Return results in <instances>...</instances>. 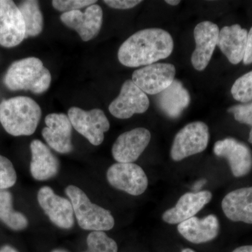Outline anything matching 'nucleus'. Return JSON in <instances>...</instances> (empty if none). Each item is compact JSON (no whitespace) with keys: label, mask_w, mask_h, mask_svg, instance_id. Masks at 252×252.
<instances>
[{"label":"nucleus","mask_w":252,"mask_h":252,"mask_svg":"<svg viewBox=\"0 0 252 252\" xmlns=\"http://www.w3.org/2000/svg\"><path fill=\"white\" fill-rule=\"evenodd\" d=\"M4 83L11 91H30L41 94L49 89L51 75L40 59L27 58L15 61L10 65Z\"/></svg>","instance_id":"7ed1b4c3"},{"label":"nucleus","mask_w":252,"mask_h":252,"mask_svg":"<svg viewBox=\"0 0 252 252\" xmlns=\"http://www.w3.org/2000/svg\"><path fill=\"white\" fill-rule=\"evenodd\" d=\"M196 252L194 251V250H192V249L186 248V249H184V250H182V252Z\"/></svg>","instance_id":"c9c22d12"},{"label":"nucleus","mask_w":252,"mask_h":252,"mask_svg":"<svg viewBox=\"0 0 252 252\" xmlns=\"http://www.w3.org/2000/svg\"><path fill=\"white\" fill-rule=\"evenodd\" d=\"M175 74L173 64L154 63L135 70L132 81L144 94H158L171 85Z\"/></svg>","instance_id":"6e6552de"},{"label":"nucleus","mask_w":252,"mask_h":252,"mask_svg":"<svg viewBox=\"0 0 252 252\" xmlns=\"http://www.w3.org/2000/svg\"><path fill=\"white\" fill-rule=\"evenodd\" d=\"M41 117L40 107L31 97L18 96L0 103V123L10 135H32Z\"/></svg>","instance_id":"f03ea898"},{"label":"nucleus","mask_w":252,"mask_h":252,"mask_svg":"<svg viewBox=\"0 0 252 252\" xmlns=\"http://www.w3.org/2000/svg\"><path fill=\"white\" fill-rule=\"evenodd\" d=\"M210 132L208 126L202 122L187 124L177 134L172 142L170 156L174 161L202 153L208 146Z\"/></svg>","instance_id":"39448f33"},{"label":"nucleus","mask_w":252,"mask_h":252,"mask_svg":"<svg viewBox=\"0 0 252 252\" xmlns=\"http://www.w3.org/2000/svg\"><path fill=\"white\" fill-rule=\"evenodd\" d=\"M0 252H18L17 250H15L12 247L9 245H4L0 248Z\"/></svg>","instance_id":"473e14b6"},{"label":"nucleus","mask_w":252,"mask_h":252,"mask_svg":"<svg viewBox=\"0 0 252 252\" xmlns=\"http://www.w3.org/2000/svg\"><path fill=\"white\" fill-rule=\"evenodd\" d=\"M243 63L245 64H250L252 63V28L248 32L246 50H245Z\"/></svg>","instance_id":"7c9ffc66"},{"label":"nucleus","mask_w":252,"mask_h":252,"mask_svg":"<svg viewBox=\"0 0 252 252\" xmlns=\"http://www.w3.org/2000/svg\"><path fill=\"white\" fill-rule=\"evenodd\" d=\"M107 180L114 188L134 196L143 194L149 185L145 172L134 162L113 164L107 170Z\"/></svg>","instance_id":"0eeeda50"},{"label":"nucleus","mask_w":252,"mask_h":252,"mask_svg":"<svg viewBox=\"0 0 252 252\" xmlns=\"http://www.w3.org/2000/svg\"><path fill=\"white\" fill-rule=\"evenodd\" d=\"M103 11L98 4L86 8L85 12L80 10L63 13L61 21L67 27L74 30L84 41H89L97 36L102 28Z\"/></svg>","instance_id":"ddd939ff"},{"label":"nucleus","mask_w":252,"mask_h":252,"mask_svg":"<svg viewBox=\"0 0 252 252\" xmlns=\"http://www.w3.org/2000/svg\"><path fill=\"white\" fill-rule=\"evenodd\" d=\"M88 249L84 252H118L117 243L103 231H93L87 237Z\"/></svg>","instance_id":"393cba45"},{"label":"nucleus","mask_w":252,"mask_h":252,"mask_svg":"<svg viewBox=\"0 0 252 252\" xmlns=\"http://www.w3.org/2000/svg\"><path fill=\"white\" fill-rule=\"evenodd\" d=\"M31 172L34 180L46 181L57 175L59 171V159L41 141L31 142Z\"/></svg>","instance_id":"412c9836"},{"label":"nucleus","mask_w":252,"mask_h":252,"mask_svg":"<svg viewBox=\"0 0 252 252\" xmlns=\"http://www.w3.org/2000/svg\"><path fill=\"white\" fill-rule=\"evenodd\" d=\"M68 117L72 127L94 146L103 142L104 132L110 127V124L103 111L99 109L86 111L73 107L68 111Z\"/></svg>","instance_id":"423d86ee"},{"label":"nucleus","mask_w":252,"mask_h":252,"mask_svg":"<svg viewBox=\"0 0 252 252\" xmlns=\"http://www.w3.org/2000/svg\"><path fill=\"white\" fill-rule=\"evenodd\" d=\"M165 2H166L167 4L171 5V6H177V5L180 4L181 1H179V0H166Z\"/></svg>","instance_id":"f704fd0d"},{"label":"nucleus","mask_w":252,"mask_h":252,"mask_svg":"<svg viewBox=\"0 0 252 252\" xmlns=\"http://www.w3.org/2000/svg\"><path fill=\"white\" fill-rule=\"evenodd\" d=\"M65 193L72 203L74 216L82 229L92 231H107L115 224L114 217L109 210L93 203L80 188L68 186Z\"/></svg>","instance_id":"20e7f679"},{"label":"nucleus","mask_w":252,"mask_h":252,"mask_svg":"<svg viewBox=\"0 0 252 252\" xmlns=\"http://www.w3.org/2000/svg\"><path fill=\"white\" fill-rule=\"evenodd\" d=\"M0 220L14 230L25 229L28 225L27 217L13 208L12 195L6 190H0Z\"/></svg>","instance_id":"b1692460"},{"label":"nucleus","mask_w":252,"mask_h":252,"mask_svg":"<svg viewBox=\"0 0 252 252\" xmlns=\"http://www.w3.org/2000/svg\"><path fill=\"white\" fill-rule=\"evenodd\" d=\"M18 9L24 20L26 38L39 35L44 28V18L39 2L35 0L23 1L18 5Z\"/></svg>","instance_id":"5701e85b"},{"label":"nucleus","mask_w":252,"mask_h":252,"mask_svg":"<svg viewBox=\"0 0 252 252\" xmlns=\"http://www.w3.org/2000/svg\"><path fill=\"white\" fill-rule=\"evenodd\" d=\"M37 200L46 216L56 226L70 229L74 224V213L69 199L57 195L51 187H41L37 193Z\"/></svg>","instance_id":"1a4fd4ad"},{"label":"nucleus","mask_w":252,"mask_h":252,"mask_svg":"<svg viewBox=\"0 0 252 252\" xmlns=\"http://www.w3.org/2000/svg\"><path fill=\"white\" fill-rule=\"evenodd\" d=\"M248 141L250 143L252 144V127L251 130H250V135H249Z\"/></svg>","instance_id":"e433bc0d"},{"label":"nucleus","mask_w":252,"mask_h":252,"mask_svg":"<svg viewBox=\"0 0 252 252\" xmlns=\"http://www.w3.org/2000/svg\"><path fill=\"white\" fill-rule=\"evenodd\" d=\"M214 153L228 161L235 177H244L252 171V152L243 142L233 137L217 141L214 146Z\"/></svg>","instance_id":"9b49d317"},{"label":"nucleus","mask_w":252,"mask_h":252,"mask_svg":"<svg viewBox=\"0 0 252 252\" xmlns=\"http://www.w3.org/2000/svg\"><path fill=\"white\" fill-rule=\"evenodd\" d=\"M205 182H206V181L203 180H200V182H197V183L195 184V185H194V190H198V189L201 188V187H203L204 185H205Z\"/></svg>","instance_id":"72a5a7b5"},{"label":"nucleus","mask_w":252,"mask_h":252,"mask_svg":"<svg viewBox=\"0 0 252 252\" xmlns=\"http://www.w3.org/2000/svg\"><path fill=\"white\" fill-rule=\"evenodd\" d=\"M46 127L41 132L51 148L60 154H69L73 150L72 126L66 114L53 113L45 118Z\"/></svg>","instance_id":"dca6fc26"},{"label":"nucleus","mask_w":252,"mask_h":252,"mask_svg":"<svg viewBox=\"0 0 252 252\" xmlns=\"http://www.w3.org/2000/svg\"><path fill=\"white\" fill-rule=\"evenodd\" d=\"M149 107V99L132 80L124 83L119 96L111 102L109 111L117 119H130L134 114H143Z\"/></svg>","instance_id":"f8f14e48"},{"label":"nucleus","mask_w":252,"mask_h":252,"mask_svg":"<svg viewBox=\"0 0 252 252\" xmlns=\"http://www.w3.org/2000/svg\"><path fill=\"white\" fill-rule=\"evenodd\" d=\"M152 139L150 131L136 127L117 137L112 154L117 162H134L142 155Z\"/></svg>","instance_id":"4468645a"},{"label":"nucleus","mask_w":252,"mask_h":252,"mask_svg":"<svg viewBox=\"0 0 252 252\" xmlns=\"http://www.w3.org/2000/svg\"><path fill=\"white\" fill-rule=\"evenodd\" d=\"M221 207L228 220L252 224V187L232 190L223 198Z\"/></svg>","instance_id":"6ab92c4d"},{"label":"nucleus","mask_w":252,"mask_h":252,"mask_svg":"<svg viewBox=\"0 0 252 252\" xmlns=\"http://www.w3.org/2000/svg\"><path fill=\"white\" fill-rule=\"evenodd\" d=\"M26 39L24 20L17 5L11 0H0V45L12 48Z\"/></svg>","instance_id":"9d476101"},{"label":"nucleus","mask_w":252,"mask_h":252,"mask_svg":"<svg viewBox=\"0 0 252 252\" xmlns=\"http://www.w3.org/2000/svg\"><path fill=\"white\" fill-rule=\"evenodd\" d=\"M52 252H67L63 250H55Z\"/></svg>","instance_id":"4c0bfd02"},{"label":"nucleus","mask_w":252,"mask_h":252,"mask_svg":"<svg viewBox=\"0 0 252 252\" xmlns=\"http://www.w3.org/2000/svg\"><path fill=\"white\" fill-rule=\"evenodd\" d=\"M233 252H252V245L239 247L233 250Z\"/></svg>","instance_id":"2f4dec72"},{"label":"nucleus","mask_w":252,"mask_h":252,"mask_svg":"<svg viewBox=\"0 0 252 252\" xmlns=\"http://www.w3.org/2000/svg\"><path fill=\"white\" fill-rule=\"evenodd\" d=\"M97 2L95 0H54L52 1L54 9L63 13L77 11L91 6Z\"/></svg>","instance_id":"cd10ccee"},{"label":"nucleus","mask_w":252,"mask_h":252,"mask_svg":"<svg viewBox=\"0 0 252 252\" xmlns=\"http://www.w3.org/2000/svg\"><path fill=\"white\" fill-rule=\"evenodd\" d=\"M142 2L140 0H104L109 7L115 9H129L135 7Z\"/></svg>","instance_id":"c756f323"},{"label":"nucleus","mask_w":252,"mask_h":252,"mask_svg":"<svg viewBox=\"0 0 252 252\" xmlns=\"http://www.w3.org/2000/svg\"><path fill=\"white\" fill-rule=\"evenodd\" d=\"M248 35V31L238 24L220 30L217 46L232 64H238L243 61Z\"/></svg>","instance_id":"aec40b11"},{"label":"nucleus","mask_w":252,"mask_h":252,"mask_svg":"<svg viewBox=\"0 0 252 252\" xmlns=\"http://www.w3.org/2000/svg\"><path fill=\"white\" fill-rule=\"evenodd\" d=\"M177 230L190 243H208L218 236L220 230V220L215 215H207L202 219L193 217L179 223Z\"/></svg>","instance_id":"a211bd4d"},{"label":"nucleus","mask_w":252,"mask_h":252,"mask_svg":"<svg viewBox=\"0 0 252 252\" xmlns=\"http://www.w3.org/2000/svg\"><path fill=\"white\" fill-rule=\"evenodd\" d=\"M231 94L235 100L243 103L252 100V71L235 81L231 88Z\"/></svg>","instance_id":"a878e982"},{"label":"nucleus","mask_w":252,"mask_h":252,"mask_svg":"<svg viewBox=\"0 0 252 252\" xmlns=\"http://www.w3.org/2000/svg\"><path fill=\"white\" fill-rule=\"evenodd\" d=\"M212 198L209 190L189 192L180 197L175 206L168 209L162 215V220L168 224H179L196 215Z\"/></svg>","instance_id":"f3484780"},{"label":"nucleus","mask_w":252,"mask_h":252,"mask_svg":"<svg viewBox=\"0 0 252 252\" xmlns=\"http://www.w3.org/2000/svg\"><path fill=\"white\" fill-rule=\"evenodd\" d=\"M17 175L12 162L0 155V190L11 188L16 184Z\"/></svg>","instance_id":"bb28decb"},{"label":"nucleus","mask_w":252,"mask_h":252,"mask_svg":"<svg viewBox=\"0 0 252 252\" xmlns=\"http://www.w3.org/2000/svg\"><path fill=\"white\" fill-rule=\"evenodd\" d=\"M190 96L189 91L179 80H174L171 85L160 94H158L157 103L164 114L176 119L189 107Z\"/></svg>","instance_id":"4be33fe9"},{"label":"nucleus","mask_w":252,"mask_h":252,"mask_svg":"<svg viewBox=\"0 0 252 252\" xmlns=\"http://www.w3.org/2000/svg\"><path fill=\"white\" fill-rule=\"evenodd\" d=\"M220 29L211 21L198 23L194 29L195 49L191 56L192 65L196 70L203 71L211 61L218 43Z\"/></svg>","instance_id":"2eb2a0df"},{"label":"nucleus","mask_w":252,"mask_h":252,"mask_svg":"<svg viewBox=\"0 0 252 252\" xmlns=\"http://www.w3.org/2000/svg\"><path fill=\"white\" fill-rule=\"evenodd\" d=\"M228 112L234 115L237 122L252 126V102L233 106L228 109Z\"/></svg>","instance_id":"c85d7f7f"},{"label":"nucleus","mask_w":252,"mask_h":252,"mask_svg":"<svg viewBox=\"0 0 252 252\" xmlns=\"http://www.w3.org/2000/svg\"><path fill=\"white\" fill-rule=\"evenodd\" d=\"M173 49V39L168 32L148 28L137 32L123 43L118 59L126 67L147 66L168 58Z\"/></svg>","instance_id":"f257e3e1"}]
</instances>
